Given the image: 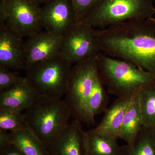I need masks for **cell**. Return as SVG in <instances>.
Segmentation results:
<instances>
[{"instance_id":"cell-26","label":"cell","mask_w":155,"mask_h":155,"mask_svg":"<svg viewBox=\"0 0 155 155\" xmlns=\"http://www.w3.org/2000/svg\"><path fill=\"white\" fill-rule=\"evenodd\" d=\"M37 2H38L39 4H41V3H47L50 0H36Z\"/></svg>"},{"instance_id":"cell-27","label":"cell","mask_w":155,"mask_h":155,"mask_svg":"<svg viewBox=\"0 0 155 155\" xmlns=\"http://www.w3.org/2000/svg\"><path fill=\"white\" fill-rule=\"evenodd\" d=\"M153 127L155 131V123L154 125L153 126Z\"/></svg>"},{"instance_id":"cell-7","label":"cell","mask_w":155,"mask_h":155,"mask_svg":"<svg viewBox=\"0 0 155 155\" xmlns=\"http://www.w3.org/2000/svg\"><path fill=\"white\" fill-rule=\"evenodd\" d=\"M97 58L73 65L65 94L71 115L81 123L84 122L85 107L98 73Z\"/></svg>"},{"instance_id":"cell-10","label":"cell","mask_w":155,"mask_h":155,"mask_svg":"<svg viewBox=\"0 0 155 155\" xmlns=\"http://www.w3.org/2000/svg\"><path fill=\"white\" fill-rule=\"evenodd\" d=\"M41 20L46 31L63 36L76 23L70 0H50L41 8Z\"/></svg>"},{"instance_id":"cell-22","label":"cell","mask_w":155,"mask_h":155,"mask_svg":"<svg viewBox=\"0 0 155 155\" xmlns=\"http://www.w3.org/2000/svg\"><path fill=\"white\" fill-rule=\"evenodd\" d=\"M72 4L76 23L81 22L99 2L101 0H70Z\"/></svg>"},{"instance_id":"cell-13","label":"cell","mask_w":155,"mask_h":155,"mask_svg":"<svg viewBox=\"0 0 155 155\" xmlns=\"http://www.w3.org/2000/svg\"><path fill=\"white\" fill-rule=\"evenodd\" d=\"M134 95L117 98L110 106L107 108L101 121L96 128L91 129L92 131L107 137L119 138L125 112Z\"/></svg>"},{"instance_id":"cell-20","label":"cell","mask_w":155,"mask_h":155,"mask_svg":"<svg viewBox=\"0 0 155 155\" xmlns=\"http://www.w3.org/2000/svg\"><path fill=\"white\" fill-rule=\"evenodd\" d=\"M143 126L153 127L155 123V87L142 90L137 93Z\"/></svg>"},{"instance_id":"cell-3","label":"cell","mask_w":155,"mask_h":155,"mask_svg":"<svg viewBox=\"0 0 155 155\" xmlns=\"http://www.w3.org/2000/svg\"><path fill=\"white\" fill-rule=\"evenodd\" d=\"M24 113L27 126L49 148L69 125L72 116L65 100L39 96Z\"/></svg>"},{"instance_id":"cell-2","label":"cell","mask_w":155,"mask_h":155,"mask_svg":"<svg viewBox=\"0 0 155 155\" xmlns=\"http://www.w3.org/2000/svg\"><path fill=\"white\" fill-rule=\"evenodd\" d=\"M99 75L109 93L117 98L131 96L155 87V76L130 62L102 52L97 58Z\"/></svg>"},{"instance_id":"cell-14","label":"cell","mask_w":155,"mask_h":155,"mask_svg":"<svg viewBox=\"0 0 155 155\" xmlns=\"http://www.w3.org/2000/svg\"><path fill=\"white\" fill-rule=\"evenodd\" d=\"M38 96L25 77L8 89L0 92V108L26 110Z\"/></svg>"},{"instance_id":"cell-9","label":"cell","mask_w":155,"mask_h":155,"mask_svg":"<svg viewBox=\"0 0 155 155\" xmlns=\"http://www.w3.org/2000/svg\"><path fill=\"white\" fill-rule=\"evenodd\" d=\"M62 37L46 30L27 37L23 45L25 67L60 54Z\"/></svg>"},{"instance_id":"cell-6","label":"cell","mask_w":155,"mask_h":155,"mask_svg":"<svg viewBox=\"0 0 155 155\" xmlns=\"http://www.w3.org/2000/svg\"><path fill=\"white\" fill-rule=\"evenodd\" d=\"M40 5L36 0H1L0 25L5 24L23 38L41 31Z\"/></svg>"},{"instance_id":"cell-4","label":"cell","mask_w":155,"mask_h":155,"mask_svg":"<svg viewBox=\"0 0 155 155\" xmlns=\"http://www.w3.org/2000/svg\"><path fill=\"white\" fill-rule=\"evenodd\" d=\"M72 66L60 54L25 67V77L39 96L61 99L68 89Z\"/></svg>"},{"instance_id":"cell-19","label":"cell","mask_w":155,"mask_h":155,"mask_svg":"<svg viewBox=\"0 0 155 155\" xmlns=\"http://www.w3.org/2000/svg\"><path fill=\"white\" fill-rule=\"evenodd\" d=\"M120 155H155V131L143 126L132 144L121 149Z\"/></svg>"},{"instance_id":"cell-23","label":"cell","mask_w":155,"mask_h":155,"mask_svg":"<svg viewBox=\"0 0 155 155\" xmlns=\"http://www.w3.org/2000/svg\"><path fill=\"white\" fill-rule=\"evenodd\" d=\"M22 78L19 71L0 66V92L11 88L18 83Z\"/></svg>"},{"instance_id":"cell-15","label":"cell","mask_w":155,"mask_h":155,"mask_svg":"<svg viewBox=\"0 0 155 155\" xmlns=\"http://www.w3.org/2000/svg\"><path fill=\"white\" fill-rule=\"evenodd\" d=\"M143 126L141 109L138 96L136 94L134 97L125 112L119 131V138L124 140L130 145L133 143Z\"/></svg>"},{"instance_id":"cell-8","label":"cell","mask_w":155,"mask_h":155,"mask_svg":"<svg viewBox=\"0 0 155 155\" xmlns=\"http://www.w3.org/2000/svg\"><path fill=\"white\" fill-rule=\"evenodd\" d=\"M101 52L96 29L86 22L75 23L62 37L61 54L72 65L95 59Z\"/></svg>"},{"instance_id":"cell-12","label":"cell","mask_w":155,"mask_h":155,"mask_svg":"<svg viewBox=\"0 0 155 155\" xmlns=\"http://www.w3.org/2000/svg\"><path fill=\"white\" fill-rule=\"evenodd\" d=\"M81 122L74 120L69 124L48 148V155H84Z\"/></svg>"},{"instance_id":"cell-5","label":"cell","mask_w":155,"mask_h":155,"mask_svg":"<svg viewBox=\"0 0 155 155\" xmlns=\"http://www.w3.org/2000/svg\"><path fill=\"white\" fill-rule=\"evenodd\" d=\"M155 14L153 0H101L81 22L104 29L130 19L152 17Z\"/></svg>"},{"instance_id":"cell-25","label":"cell","mask_w":155,"mask_h":155,"mask_svg":"<svg viewBox=\"0 0 155 155\" xmlns=\"http://www.w3.org/2000/svg\"><path fill=\"white\" fill-rule=\"evenodd\" d=\"M1 155H24L13 145L2 150Z\"/></svg>"},{"instance_id":"cell-16","label":"cell","mask_w":155,"mask_h":155,"mask_svg":"<svg viewBox=\"0 0 155 155\" xmlns=\"http://www.w3.org/2000/svg\"><path fill=\"white\" fill-rule=\"evenodd\" d=\"M84 155H120L121 148L118 146L117 139L97 134L91 130L83 134Z\"/></svg>"},{"instance_id":"cell-11","label":"cell","mask_w":155,"mask_h":155,"mask_svg":"<svg viewBox=\"0 0 155 155\" xmlns=\"http://www.w3.org/2000/svg\"><path fill=\"white\" fill-rule=\"evenodd\" d=\"M23 38L5 24L0 25V66L14 71L25 70Z\"/></svg>"},{"instance_id":"cell-21","label":"cell","mask_w":155,"mask_h":155,"mask_svg":"<svg viewBox=\"0 0 155 155\" xmlns=\"http://www.w3.org/2000/svg\"><path fill=\"white\" fill-rule=\"evenodd\" d=\"M27 126L24 113L5 108H0V129L14 131Z\"/></svg>"},{"instance_id":"cell-24","label":"cell","mask_w":155,"mask_h":155,"mask_svg":"<svg viewBox=\"0 0 155 155\" xmlns=\"http://www.w3.org/2000/svg\"><path fill=\"white\" fill-rule=\"evenodd\" d=\"M12 145L11 134L7 130L0 129V147L1 150L5 149Z\"/></svg>"},{"instance_id":"cell-18","label":"cell","mask_w":155,"mask_h":155,"mask_svg":"<svg viewBox=\"0 0 155 155\" xmlns=\"http://www.w3.org/2000/svg\"><path fill=\"white\" fill-rule=\"evenodd\" d=\"M10 134L12 145L24 155H48L44 145L27 125Z\"/></svg>"},{"instance_id":"cell-1","label":"cell","mask_w":155,"mask_h":155,"mask_svg":"<svg viewBox=\"0 0 155 155\" xmlns=\"http://www.w3.org/2000/svg\"><path fill=\"white\" fill-rule=\"evenodd\" d=\"M102 52L155 76V19H133L97 29Z\"/></svg>"},{"instance_id":"cell-17","label":"cell","mask_w":155,"mask_h":155,"mask_svg":"<svg viewBox=\"0 0 155 155\" xmlns=\"http://www.w3.org/2000/svg\"><path fill=\"white\" fill-rule=\"evenodd\" d=\"M109 101V96L98 72L85 107L84 123L88 125H94L95 116L104 112Z\"/></svg>"}]
</instances>
